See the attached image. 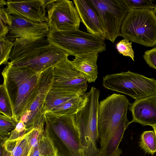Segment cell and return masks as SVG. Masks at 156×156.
<instances>
[{"label":"cell","mask_w":156,"mask_h":156,"mask_svg":"<svg viewBox=\"0 0 156 156\" xmlns=\"http://www.w3.org/2000/svg\"><path fill=\"white\" fill-rule=\"evenodd\" d=\"M44 129L61 156H85L72 115L46 112Z\"/></svg>","instance_id":"cell-4"},{"label":"cell","mask_w":156,"mask_h":156,"mask_svg":"<svg viewBox=\"0 0 156 156\" xmlns=\"http://www.w3.org/2000/svg\"><path fill=\"white\" fill-rule=\"evenodd\" d=\"M153 11L156 17V7L154 9H153Z\"/></svg>","instance_id":"cell-35"},{"label":"cell","mask_w":156,"mask_h":156,"mask_svg":"<svg viewBox=\"0 0 156 156\" xmlns=\"http://www.w3.org/2000/svg\"><path fill=\"white\" fill-rule=\"evenodd\" d=\"M126 128H123L117 130L112 135L107 144L101 150L99 151L100 156H120L122 153L119 148Z\"/></svg>","instance_id":"cell-21"},{"label":"cell","mask_w":156,"mask_h":156,"mask_svg":"<svg viewBox=\"0 0 156 156\" xmlns=\"http://www.w3.org/2000/svg\"><path fill=\"white\" fill-rule=\"evenodd\" d=\"M139 145L146 153L154 155L156 152V135L154 130L144 131L141 136Z\"/></svg>","instance_id":"cell-23"},{"label":"cell","mask_w":156,"mask_h":156,"mask_svg":"<svg viewBox=\"0 0 156 156\" xmlns=\"http://www.w3.org/2000/svg\"><path fill=\"white\" fill-rule=\"evenodd\" d=\"M18 122L14 117L10 118L0 113V139L7 140L15 129Z\"/></svg>","instance_id":"cell-22"},{"label":"cell","mask_w":156,"mask_h":156,"mask_svg":"<svg viewBox=\"0 0 156 156\" xmlns=\"http://www.w3.org/2000/svg\"><path fill=\"white\" fill-rule=\"evenodd\" d=\"M58 150L44 130L41 134L38 144L31 156H55Z\"/></svg>","instance_id":"cell-20"},{"label":"cell","mask_w":156,"mask_h":156,"mask_svg":"<svg viewBox=\"0 0 156 156\" xmlns=\"http://www.w3.org/2000/svg\"><path fill=\"white\" fill-rule=\"evenodd\" d=\"M0 64L7 65L14 45L13 41L6 37L0 38Z\"/></svg>","instance_id":"cell-25"},{"label":"cell","mask_w":156,"mask_h":156,"mask_svg":"<svg viewBox=\"0 0 156 156\" xmlns=\"http://www.w3.org/2000/svg\"><path fill=\"white\" fill-rule=\"evenodd\" d=\"M87 82L68 58L53 67L51 88L82 94L87 89Z\"/></svg>","instance_id":"cell-12"},{"label":"cell","mask_w":156,"mask_h":156,"mask_svg":"<svg viewBox=\"0 0 156 156\" xmlns=\"http://www.w3.org/2000/svg\"><path fill=\"white\" fill-rule=\"evenodd\" d=\"M56 0H42L43 5L45 9H47Z\"/></svg>","instance_id":"cell-32"},{"label":"cell","mask_w":156,"mask_h":156,"mask_svg":"<svg viewBox=\"0 0 156 156\" xmlns=\"http://www.w3.org/2000/svg\"><path fill=\"white\" fill-rule=\"evenodd\" d=\"M6 5V10L12 15L34 22H48L42 0H8Z\"/></svg>","instance_id":"cell-14"},{"label":"cell","mask_w":156,"mask_h":156,"mask_svg":"<svg viewBox=\"0 0 156 156\" xmlns=\"http://www.w3.org/2000/svg\"><path fill=\"white\" fill-rule=\"evenodd\" d=\"M97 13L103 29V37L114 43L120 36L122 21L129 10L123 0H88Z\"/></svg>","instance_id":"cell-9"},{"label":"cell","mask_w":156,"mask_h":156,"mask_svg":"<svg viewBox=\"0 0 156 156\" xmlns=\"http://www.w3.org/2000/svg\"><path fill=\"white\" fill-rule=\"evenodd\" d=\"M7 1L4 0H0V7H4V5H6Z\"/></svg>","instance_id":"cell-33"},{"label":"cell","mask_w":156,"mask_h":156,"mask_svg":"<svg viewBox=\"0 0 156 156\" xmlns=\"http://www.w3.org/2000/svg\"><path fill=\"white\" fill-rule=\"evenodd\" d=\"M100 91L93 86L87 92L85 105L77 112L72 115L74 124L79 134L83 149L91 154L97 153L99 148L98 117Z\"/></svg>","instance_id":"cell-5"},{"label":"cell","mask_w":156,"mask_h":156,"mask_svg":"<svg viewBox=\"0 0 156 156\" xmlns=\"http://www.w3.org/2000/svg\"><path fill=\"white\" fill-rule=\"evenodd\" d=\"M120 36L147 47L156 45V17L153 10H129L121 26Z\"/></svg>","instance_id":"cell-6"},{"label":"cell","mask_w":156,"mask_h":156,"mask_svg":"<svg viewBox=\"0 0 156 156\" xmlns=\"http://www.w3.org/2000/svg\"><path fill=\"white\" fill-rule=\"evenodd\" d=\"M29 132L13 140L1 141V143L10 152L11 156H27Z\"/></svg>","instance_id":"cell-19"},{"label":"cell","mask_w":156,"mask_h":156,"mask_svg":"<svg viewBox=\"0 0 156 156\" xmlns=\"http://www.w3.org/2000/svg\"></svg>","instance_id":"cell-37"},{"label":"cell","mask_w":156,"mask_h":156,"mask_svg":"<svg viewBox=\"0 0 156 156\" xmlns=\"http://www.w3.org/2000/svg\"><path fill=\"white\" fill-rule=\"evenodd\" d=\"M143 57L150 67L156 70V47L145 51Z\"/></svg>","instance_id":"cell-28"},{"label":"cell","mask_w":156,"mask_h":156,"mask_svg":"<svg viewBox=\"0 0 156 156\" xmlns=\"http://www.w3.org/2000/svg\"><path fill=\"white\" fill-rule=\"evenodd\" d=\"M106 88L127 95L135 100L156 95V80L129 71L103 77Z\"/></svg>","instance_id":"cell-8"},{"label":"cell","mask_w":156,"mask_h":156,"mask_svg":"<svg viewBox=\"0 0 156 156\" xmlns=\"http://www.w3.org/2000/svg\"><path fill=\"white\" fill-rule=\"evenodd\" d=\"M28 133L24 123L21 120L18 122L15 129L11 133L9 137L7 140H13Z\"/></svg>","instance_id":"cell-29"},{"label":"cell","mask_w":156,"mask_h":156,"mask_svg":"<svg viewBox=\"0 0 156 156\" xmlns=\"http://www.w3.org/2000/svg\"><path fill=\"white\" fill-rule=\"evenodd\" d=\"M129 10L133 9L153 10L156 7L151 0H123Z\"/></svg>","instance_id":"cell-26"},{"label":"cell","mask_w":156,"mask_h":156,"mask_svg":"<svg viewBox=\"0 0 156 156\" xmlns=\"http://www.w3.org/2000/svg\"><path fill=\"white\" fill-rule=\"evenodd\" d=\"M46 37L50 44L64 51L69 55L90 52L99 54L106 50L103 37L79 29L59 32L49 28Z\"/></svg>","instance_id":"cell-7"},{"label":"cell","mask_w":156,"mask_h":156,"mask_svg":"<svg viewBox=\"0 0 156 156\" xmlns=\"http://www.w3.org/2000/svg\"><path fill=\"white\" fill-rule=\"evenodd\" d=\"M13 42L10 56L11 64L37 73L54 67L69 56L64 51L50 44L46 37L17 38Z\"/></svg>","instance_id":"cell-1"},{"label":"cell","mask_w":156,"mask_h":156,"mask_svg":"<svg viewBox=\"0 0 156 156\" xmlns=\"http://www.w3.org/2000/svg\"><path fill=\"white\" fill-rule=\"evenodd\" d=\"M73 2L56 0L47 9L49 28L59 32L79 29L80 20Z\"/></svg>","instance_id":"cell-13"},{"label":"cell","mask_w":156,"mask_h":156,"mask_svg":"<svg viewBox=\"0 0 156 156\" xmlns=\"http://www.w3.org/2000/svg\"><path fill=\"white\" fill-rule=\"evenodd\" d=\"M53 74V67L41 73L37 95L21 118L20 120L25 125L28 132L34 129H39L42 132L44 130L46 112L44 104L47 94L52 84Z\"/></svg>","instance_id":"cell-10"},{"label":"cell","mask_w":156,"mask_h":156,"mask_svg":"<svg viewBox=\"0 0 156 156\" xmlns=\"http://www.w3.org/2000/svg\"><path fill=\"white\" fill-rule=\"evenodd\" d=\"M0 23L9 27L12 24V15L8 13L4 7L0 8Z\"/></svg>","instance_id":"cell-30"},{"label":"cell","mask_w":156,"mask_h":156,"mask_svg":"<svg viewBox=\"0 0 156 156\" xmlns=\"http://www.w3.org/2000/svg\"><path fill=\"white\" fill-rule=\"evenodd\" d=\"M6 37L13 41L17 38H35L46 37L49 30L47 23H36L12 15Z\"/></svg>","instance_id":"cell-15"},{"label":"cell","mask_w":156,"mask_h":156,"mask_svg":"<svg viewBox=\"0 0 156 156\" xmlns=\"http://www.w3.org/2000/svg\"><path fill=\"white\" fill-rule=\"evenodd\" d=\"M98 53L90 52L76 55L72 62L89 83L94 82L98 77L97 61Z\"/></svg>","instance_id":"cell-18"},{"label":"cell","mask_w":156,"mask_h":156,"mask_svg":"<svg viewBox=\"0 0 156 156\" xmlns=\"http://www.w3.org/2000/svg\"><path fill=\"white\" fill-rule=\"evenodd\" d=\"M55 156H61L60 155H59L58 154H57V155H56Z\"/></svg>","instance_id":"cell-36"},{"label":"cell","mask_w":156,"mask_h":156,"mask_svg":"<svg viewBox=\"0 0 156 156\" xmlns=\"http://www.w3.org/2000/svg\"><path fill=\"white\" fill-rule=\"evenodd\" d=\"M132 42L126 39L120 41L116 45V48L119 54L124 56L130 57L134 61V53L132 48Z\"/></svg>","instance_id":"cell-27"},{"label":"cell","mask_w":156,"mask_h":156,"mask_svg":"<svg viewBox=\"0 0 156 156\" xmlns=\"http://www.w3.org/2000/svg\"><path fill=\"white\" fill-rule=\"evenodd\" d=\"M152 127L153 128L154 130V131L156 135V125L152 126Z\"/></svg>","instance_id":"cell-34"},{"label":"cell","mask_w":156,"mask_h":156,"mask_svg":"<svg viewBox=\"0 0 156 156\" xmlns=\"http://www.w3.org/2000/svg\"><path fill=\"white\" fill-rule=\"evenodd\" d=\"M87 96V93L80 94L51 87L45 99V109L46 112L58 115H73L85 105Z\"/></svg>","instance_id":"cell-11"},{"label":"cell","mask_w":156,"mask_h":156,"mask_svg":"<svg viewBox=\"0 0 156 156\" xmlns=\"http://www.w3.org/2000/svg\"><path fill=\"white\" fill-rule=\"evenodd\" d=\"M129 108L133 117L130 123L136 122L143 126L156 125V95L135 100Z\"/></svg>","instance_id":"cell-16"},{"label":"cell","mask_w":156,"mask_h":156,"mask_svg":"<svg viewBox=\"0 0 156 156\" xmlns=\"http://www.w3.org/2000/svg\"><path fill=\"white\" fill-rule=\"evenodd\" d=\"M0 156H11L10 152L0 144Z\"/></svg>","instance_id":"cell-31"},{"label":"cell","mask_w":156,"mask_h":156,"mask_svg":"<svg viewBox=\"0 0 156 156\" xmlns=\"http://www.w3.org/2000/svg\"><path fill=\"white\" fill-rule=\"evenodd\" d=\"M73 2L80 21L87 32L104 38L103 27L100 18L88 0H73Z\"/></svg>","instance_id":"cell-17"},{"label":"cell","mask_w":156,"mask_h":156,"mask_svg":"<svg viewBox=\"0 0 156 156\" xmlns=\"http://www.w3.org/2000/svg\"><path fill=\"white\" fill-rule=\"evenodd\" d=\"M131 104L124 95L113 94L99 103L98 129L99 151L102 150L116 131L130 124L127 116Z\"/></svg>","instance_id":"cell-3"},{"label":"cell","mask_w":156,"mask_h":156,"mask_svg":"<svg viewBox=\"0 0 156 156\" xmlns=\"http://www.w3.org/2000/svg\"><path fill=\"white\" fill-rule=\"evenodd\" d=\"M0 89V113L10 118L13 117L14 115L10 101L3 84L1 85Z\"/></svg>","instance_id":"cell-24"},{"label":"cell","mask_w":156,"mask_h":156,"mask_svg":"<svg viewBox=\"0 0 156 156\" xmlns=\"http://www.w3.org/2000/svg\"><path fill=\"white\" fill-rule=\"evenodd\" d=\"M41 73L27 68L13 66L9 62L2 72L3 84L17 122L21 120L37 95Z\"/></svg>","instance_id":"cell-2"}]
</instances>
